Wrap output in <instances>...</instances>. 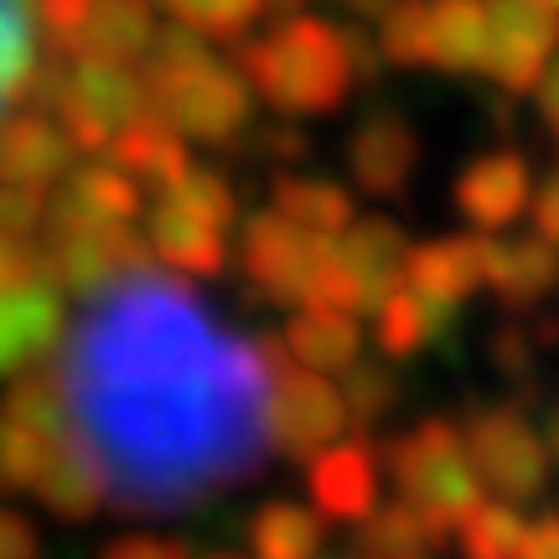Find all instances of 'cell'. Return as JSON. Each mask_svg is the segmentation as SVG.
I'll return each mask as SVG.
<instances>
[{
	"label": "cell",
	"instance_id": "cell-1",
	"mask_svg": "<svg viewBox=\"0 0 559 559\" xmlns=\"http://www.w3.org/2000/svg\"><path fill=\"white\" fill-rule=\"evenodd\" d=\"M109 513L177 519L264 472L270 353L156 260L83 296L47 358Z\"/></svg>",
	"mask_w": 559,
	"mask_h": 559
},
{
	"label": "cell",
	"instance_id": "cell-2",
	"mask_svg": "<svg viewBox=\"0 0 559 559\" xmlns=\"http://www.w3.org/2000/svg\"><path fill=\"white\" fill-rule=\"evenodd\" d=\"M140 79L151 94V109L181 130L192 145L207 151H239L254 130V104L260 94L249 88L239 62H223L213 41L198 37L192 26H156V37L140 58Z\"/></svg>",
	"mask_w": 559,
	"mask_h": 559
},
{
	"label": "cell",
	"instance_id": "cell-3",
	"mask_svg": "<svg viewBox=\"0 0 559 559\" xmlns=\"http://www.w3.org/2000/svg\"><path fill=\"white\" fill-rule=\"evenodd\" d=\"M239 73L249 88L290 120H326L358 94L342 21L311 16V11H285L270 26H254L239 41Z\"/></svg>",
	"mask_w": 559,
	"mask_h": 559
},
{
	"label": "cell",
	"instance_id": "cell-4",
	"mask_svg": "<svg viewBox=\"0 0 559 559\" xmlns=\"http://www.w3.org/2000/svg\"><path fill=\"white\" fill-rule=\"evenodd\" d=\"M47 109L52 120L68 130V140L79 145V156H99L109 151V140L124 124L151 109L145 79L135 62H109V58H62V52H41L37 73L26 83V99Z\"/></svg>",
	"mask_w": 559,
	"mask_h": 559
},
{
	"label": "cell",
	"instance_id": "cell-5",
	"mask_svg": "<svg viewBox=\"0 0 559 559\" xmlns=\"http://www.w3.org/2000/svg\"><path fill=\"white\" fill-rule=\"evenodd\" d=\"M234 223H239V187L218 166H192L187 177L145 202L140 234L156 264L187 280H213L234 260V239H228Z\"/></svg>",
	"mask_w": 559,
	"mask_h": 559
},
{
	"label": "cell",
	"instance_id": "cell-6",
	"mask_svg": "<svg viewBox=\"0 0 559 559\" xmlns=\"http://www.w3.org/2000/svg\"><path fill=\"white\" fill-rule=\"evenodd\" d=\"M383 466H389L400 502H409L445 539H456L461 523L487 502V487L472 466L466 436L451 419H419L415 430L394 436L383 445Z\"/></svg>",
	"mask_w": 559,
	"mask_h": 559
},
{
	"label": "cell",
	"instance_id": "cell-7",
	"mask_svg": "<svg viewBox=\"0 0 559 559\" xmlns=\"http://www.w3.org/2000/svg\"><path fill=\"white\" fill-rule=\"evenodd\" d=\"M239 270L243 285L270 306H311L321 300V280L332 260V239L290 223L275 207H260L239 223Z\"/></svg>",
	"mask_w": 559,
	"mask_h": 559
},
{
	"label": "cell",
	"instance_id": "cell-8",
	"mask_svg": "<svg viewBox=\"0 0 559 559\" xmlns=\"http://www.w3.org/2000/svg\"><path fill=\"white\" fill-rule=\"evenodd\" d=\"M461 436H466V451H472L487 498H502L513 508L544 498L555 461H549L539 425L523 415V404H477L461 419Z\"/></svg>",
	"mask_w": 559,
	"mask_h": 559
},
{
	"label": "cell",
	"instance_id": "cell-9",
	"mask_svg": "<svg viewBox=\"0 0 559 559\" xmlns=\"http://www.w3.org/2000/svg\"><path fill=\"white\" fill-rule=\"evenodd\" d=\"M270 353V440L285 461H311L317 451L337 445L353 419H347V400L342 383L332 373H311L300 368L285 347L264 342Z\"/></svg>",
	"mask_w": 559,
	"mask_h": 559
},
{
	"label": "cell",
	"instance_id": "cell-10",
	"mask_svg": "<svg viewBox=\"0 0 559 559\" xmlns=\"http://www.w3.org/2000/svg\"><path fill=\"white\" fill-rule=\"evenodd\" d=\"M409 228L389 213H368L353 218L332 239V260H326V280H321V300L342 306L353 317H373L383 296H394L404 285V260H409Z\"/></svg>",
	"mask_w": 559,
	"mask_h": 559
},
{
	"label": "cell",
	"instance_id": "cell-11",
	"mask_svg": "<svg viewBox=\"0 0 559 559\" xmlns=\"http://www.w3.org/2000/svg\"><path fill=\"white\" fill-rule=\"evenodd\" d=\"M559 58V11L549 0H487V73L502 94H534Z\"/></svg>",
	"mask_w": 559,
	"mask_h": 559
},
{
	"label": "cell",
	"instance_id": "cell-12",
	"mask_svg": "<svg viewBox=\"0 0 559 559\" xmlns=\"http://www.w3.org/2000/svg\"><path fill=\"white\" fill-rule=\"evenodd\" d=\"M342 160H347V177H353L362 198L394 202L415 187L425 145H419L415 120L404 115L400 104H373V109L358 115L353 135L342 145Z\"/></svg>",
	"mask_w": 559,
	"mask_h": 559
},
{
	"label": "cell",
	"instance_id": "cell-13",
	"mask_svg": "<svg viewBox=\"0 0 559 559\" xmlns=\"http://www.w3.org/2000/svg\"><path fill=\"white\" fill-rule=\"evenodd\" d=\"M41 260H47V275L58 280V290L88 296L115 275H124L130 264L151 260V243L145 234H135V223H104V228L52 223L41 234Z\"/></svg>",
	"mask_w": 559,
	"mask_h": 559
},
{
	"label": "cell",
	"instance_id": "cell-14",
	"mask_svg": "<svg viewBox=\"0 0 559 559\" xmlns=\"http://www.w3.org/2000/svg\"><path fill=\"white\" fill-rule=\"evenodd\" d=\"M62 326H68L62 290L47 270L0 275V379L11 383L16 373L52 358Z\"/></svg>",
	"mask_w": 559,
	"mask_h": 559
},
{
	"label": "cell",
	"instance_id": "cell-15",
	"mask_svg": "<svg viewBox=\"0 0 559 559\" xmlns=\"http://www.w3.org/2000/svg\"><path fill=\"white\" fill-rule=\"evenodd\" d=\"M534 166L519 145H487L466 160L451 181V202L456 213L477 234H502L519 218H528V202H534Z\"/></svg>",
	"mask_w": 559,
	"mask_h": 559
},
{
	"label": "cell",
	"instance_id": "cell-16",
	"mask_svg": "<svg viewBox=\"0 0 559 559\" xmlns=\"http://www.w3.org/2000/svg\"><path fill=\"white\" fill-rule=\"evenodd\" d=\"M383 481H389L383 445L353 430L306 461V492L326 523H362L383 502Z\"/></svg>",
	"mask_w": 559,
	"mask_h": 559
},
{
	"label": "cell",
	"instance_id": "cell-17",
	"mask_svg": "<svg viewBox=\"0 0 559 559\" xmlns=\"http://www.w3.org/2000/svg\"><path fill=\"white\" fill-rule=\"evenodd\" d=\"M145 218V187H140L124 166L99 156L73 160V171L47 192V228L52 223H88V228H104V223H140ZM41 228V234H47Z\"/></svg>",
	"mask_w": 559,
	"mask_h": 559
},
{
	"label": "cell",
	"instance_id": "cell-18",
	"mask_svg": "<svg viewBox=\"0 0 559 559\" xmlns=\"http://www.w3.org/2000/svg\"><path fill=\"white\" fill-rule=\"evenodd\" d=\"M481 254H487V296L498 300L508 317H528L559 290V249L549 239L528 234H481Z\"/></svg>",
	"mask_w": 559,
	"mask_h": 559
},
{
	"label": "cell",
	"instance_id": "cell-19",
	"mask_svg": "<svg viewBox=\"0 0 559 559\" xmlns=\"http://www.w3.org/2000/svg\"><path fill=\"white\" fill-rule=\"evenodd\" d=\"M79 160V145L68 140L47 109L16 104L11 115H0V181L5 187H41L52 192Z\"/></svg>",
	"mask_w": 559,
	"mask_h": 559
},
{
	"label": "cell",
	"instance_id": "cell-20",
	"mask_svg": "<svg viewBox=\"0 0 559 559\" xmlns=\"http://www.w3.org/2000/svg\"><path fill=\"white\" fill-rule=\"evenodd\" d=\"M404 285L419 290L436 306L461 311L472 296L487 290V254H481V234H436V239H419L404 260Z\"/></svg>",
	"mask_w": 559,
	"mask_h": 559
},
{
	"label": "cell",
	"instance_id": "cell-21",
	"mask_svg": "<svg viewBox=\"0 0 559 559\" xmlns=\"http://www.w3.org/2000/svg\"><path fill=\"white\" fill-rule=\"evenodd\" d=\"M425 68L481 83L487 73V0H425Z\"/></svg>",
	"mask_w": 559,
	"mask_h": 559
},
{
	"label": "cell",
	"instance_id": "cell-22",
	"mask_svg": "<svg viewBox=\"0 0 559 559\" xmlns=\"http://www.w3.org/2000/svg\"><path fill=\"white\" fill-rule=\"evenodd\" d=\"M280 347H285L300 368L342 379V373L362 358V321L353 317V311H342V306L311 300V306H296L290 321L280 326Z\"/></svg>",
	"mask_w": 559,
	"mask_h": 559
},
{
	"label": "cell",
	"instance_id": "cell-23",
	"mask_svg": "<svg viewBox=\"0 0 559 559\" xmlns=\"http://www.w3.org/2000/svg\"><path fill=\"white\" fill-rule=\"evenodd\" d=\"M109 160L124 166L140 187H156V192L160 187H171L177 177H187V171L198 166V160H192V140L181 135V130H171L156 109L135 115L120 135L109 140Z\"/></svg>",
	"mask_w": 559,
	"mask_h": 559
},
{
	"label": "cell",
	"instance_id": "cell-24",
	"mask_svg": "<svg viewBox=\"0 0 559 559\" xmlns=\"http://www.w3.org/2000/svg\"><path fill=\"white\" fill-rule=\"evenodd\" d=\"M270 207L300 223V228H311V234H326V239H337L342 228L358 218V202L342 181L321 177V171H300V166L270 177Z\"/></svg>",
	"mask_w": 559,
	"mask_h": 559
},
{
	"label": "cell",
	"instance_id": "cell-25",
	"mask_svg": "<svg viewBox=\"0 0 559 559\" xmlns=\"http://www.w3.org/2000/svg\"><path fill=\"white\" fill-rule=\"evenodd\" d=\"M461 311L451 306H436V300H425L419 290L400 285L394 296H383V306L373 311V342H379L383 358H419V353H430L451 326H456Z\"/></svg>",
	"mask_w": 559,
	"mask_h": 559
},
{
	"label": "cell",
	"instance_id": "cell-26",
	"mask_svg": "<svg viewBox=\"0 0 559 559\" xmlns=\"http://www.w3.org/2000/svg\"><path fill=\"white\" fill-rule=\"evenodd\" d=\"M156 37V5L151 0H94V11L83 21L73 52L83 58H109V62H135ZM68 52V58H73Z\"/></svg>",
	"mask_w": 559,
	"mask_h": 559
},
{
	"label": "cell",
	"instance_id": "cell-27",
	"mask_svg": "<svg viewBox=\"0 0 559 559\" xmlns=\"http://www.w3.org/2000/svg\"><path fill=\"white\" fill-rule=\"evenodd\" d=\"M445 544V534H436L430 523L419 519L409 502H379L362 523H353V555L358 559H430Z\"/></svg>",
	"mask_w": 559,
	"mask_h": 559
},
{
	"label": "cell",
	"instance_id": "cell-28",
	"mask_svg": "<svg viewBox=\"0 0 559 559\" xmlns=\"http://www.w3.org/2000/svg\"><path fill=\"white\" fill-rule=\"evenodd\" d=\"M326 549V519L300 502H264L249 519V555L254 559H317Z\"/></svg>",
	"mask_w": 559,
	"mask_h": 559
},
{
	"label": "cell",
	"instance_id": "cell-29",
	"mask_svg": "<svg viewBox=\"0 0 559 559\" xmlns=\"http://www.w3.org/2000/svg\"><path fill=\"white\" fill-rule=\"evenodd\" d=\"M37 0H0V115L26 99V83L37 73Z\"/></svg>",
	"mask_w": 559,
	"mask_h": 559
},
{
	"label": "cell",
	"instance_id": "cell-30",
	"mask_svg": "<svg viewBox=\"0 0 559 559\" xmlns=\"http://www.w3.org/2000/svg\"><path fill=\"white\" fill-rule=\"evenodd\" d=\"M151 5L181 26H192L213 47H239L270 11V0H151Z\"/></svg>",
	"mask_w": 559,
	"mask_h": 559
},
{
	"label": "cell",
	"instance_id": "cell-31",
	"mask_svg": "<svg viewBox=\"0 0 559 559\" xmlns=\"http://www.w3.org/2000/svg\"><path fill=\"white\" fill-rule=\"evenodd\" d=\"M342 400H347V419L353 430H379L389 415H400L404 404V379L394 362H353L342 373Z\"/></svg>",
	"mask_w": 559,
	"mask_h": 559
},
{
	"label": "cell",
	"instance_id": "cell-32",
	"mask_svg": "<svg viewBox=\"0 0 559 559\" xmlns=\"http://www.w3.org/2000/svg\"><path fill=\"white\" fill-rule=\"evenodd\" d=\"M461 559H523V539H528V523L513 502L487 498L472 519L456 528Z\"/></svg>",
	"mask_w": 559,
	"mask_h": 559
},
{
	"label": "cell",
	"instance_id": "cell-33",
	"mask_svg": "<svg viewBox=\"0 0 559 559\" xmlns=\"http://www.w3.org/2000/svg\"><path fill=\"white\" fill-rule=\"evenodd\" d=\"M487 358H492V368H498L502 379L523 383L528 394H534V373H539V358L544 347L539 337H534V326L523 317L502 321V326H492V342H487Z\"/></svg>",
	"mask_w": 559,
	"mask_h": 559
},
{
	"label": "cell",
	"instance_id": "cell-34",
	"mask_svg": "<svg viewBox=\"0 0 559 559\" xmlns=\"http://www.w3.org/2000/svg\"><path fill=\"white\" fill-rule=\"evenodd\" d=\"M243 145H249L264 166H275V171L306 166V160H311V151H317L311 130H306L300 120H290V115H280V120H270V124L254 120V130H249V140H243Z\"/></svg>",
	"mask_w": 559,
	"mask_h": 559
},
{
	"label": "cell",
	"instance_id": "cell-35",
	"mask_svg": "<svg viewBox=\"0 0 559 559\" xmlns=\"http://www.w3.org/2000/svg\"><path fill=\"white\" fill-rule=\"evenodd\" d=\"M41 228H47V192L41 187H5L0 181V234L41 239Z\"/></svg>",
	"mask_w": 559,
	"mask_h": 559
},
{
	"label": "cell",
	"instance_id": "cell-36",
	"mask_svg": "<svg viewBox=\"0 0 559 559\" xmlns=\"http://www.w3.org/2000/svg\"><path fill=\"white\" fill-rule=\"evenodd\" d=\"M94 11V0H37V32L47 41V52H73V41H79L83 21Z\"/></svg>",
	"mask_w": 559,
	"mask_h": 559
},
{
	"label": "cell",
	"instance_id": "cell-37",
	"mask_svg": "<svg viewBox=\"0 0 559 559\" xmlns=\"http://www.w3.org/2000/svg\"><path fill=\"white\" fill-rule=\"evenodd\" d=\"M0 559H41L37 523L16 508H0Z\"/></svg>",
	"mask_w": 559,
	"mask_h": 559
},
{
	"label": "cell",
	"instance_id": "cell-38",
	"mask_svg": "<svg viewBox=\"0 0 559 559\" xmlns=\"http://www.w3.org/2000/svg\"><path fill=\"white\" fill-rule=\"evenodd\" d=\"M99 559H192V549L181 539H160V534H124Z\"/></svg>",
	"mask_w": 559,
	"mask_h": 559
},
{
	"label": "cell",
	"instance_id": "cell-39",
	"mask_svg": "<svg viewBox=\"0 0 559 559\" xmlns=\"http://www.w3.org/2000/svg\"><path fill=\"white\" fill-rule=\"evenodd\" d=\"M528 218H534V234H539V239H549L559 249V160H555V171L534 187Z\"/></svg>",
	"mask_w": 559,
	"mask_h": 559
},
{
	"label": "cell",
	"instance_id": "cell-40",
	"mask_svg": "<svg viewBox=\"0 0 559 559\" xmlns=\"http://www.w3.org/2000/svg\"><path fill=\"white\" fill-rule=\"evenodd\" d=\"M523 559H559V508H549V513H539V519L528 523Z\"/></svg>",
	"mask_w": 559,
	"mask_h": 559
},
{
	"label": "cell",
	"instance_id": "cell-41",
	"mask_svg": "<svg viewBox=\"0 0 559 559\" xmlns=\"http://www.w3.org/2000/svg\"><path fill=\"white\" fill-rule=\"evenodd\" d=\"M534 109H539V124L549 130V140L559 145V58L549 62V73H544L539 88H534Z\"/></svg>",
	"mask_w": 559,
	"mask_h": 559
},
{
	"label": "cell",
	"instance_id": "cell-42",
	"mask_svg": "<svg viewBox=\"0 0 559 559\" xmlns=\"http://www.w3.org/2000/svg\"><path fill=\"white\" fill-rule=\"evenodd\" d=\"M539 436H544V445H549V461L559 466V394L549 404H544V419H539Z\"/></svg>",
	"mask_w": 559,
	"mask_h": 559
},
{
	"label": "cell",
	"instance_id": "cell-43",
	"mask_svg": "<svg viewBox=\"0 0 559 559\" xmlns=\"http://www.w3.org/2000/svg\"><path fill=\"white\" fill-rule=\"evenodd\" d=\"M337 5H342V11H347L353 21H368V26H373L383 11H389V0H337Z\"/></svg>",
	"mask_w": 559,
	"mask_h": 559
},
{
	"label": "cell",
	"instance_id": "cell-44",
	"mask_svg": "<svg viewBox=\"0 0 559 559\" xmlns=\"http://www.w3.org/2000/svg\"><path fill=\"white\" fill-rule=\"evenodd\" d=\"M270 11H275V16H285V11H306V0H270Z\"/></svg>",
	"mask_w": 559,
	"mask_h": 559
},
{
	"label": "cell",
	"instance_id": "cell-45",
	"mask_svg": "<svg viewBox=\"0 0 559 559\" xmlns=\"http://www.w3.org/2000/svg\"><path fill=\"white\" fill-rule=\"evenodd\" d=\"M192 559H254V555H234V549H207V555H192Z\"/></svg>",
	"mask_w": 559,
	"mask_h": 559
},
{
	"label": "cell",
	"instance_id": "cell-46",
	"mask_svg": "<svg viewBox=\"0 0 559 559\" xmlns=\"http://www.w3.org/2000/svg\"><path fill=\"white\" fill-rule=\"evenodd\" d=\"M317 559H358V555H353V549H347V555H326V549H321Z\"/></svg>",
	"mask_w": 559,
	"mask_h": 559
},
{
	"label": "cell",
	"instance_id": "cell-47",
	"mask_svg": "<svg viewBox=\"0 0 559 559\" xmlns=\"http://www.w3.org/2000/svg\"><path fill=\"white\" fill-rule=\"evenodd\" d=\"M549 5H555V11H559V0H549Z\"/></svg>",
	"mask_w": 559,
	"mask_h": 559
}]
</instances>
